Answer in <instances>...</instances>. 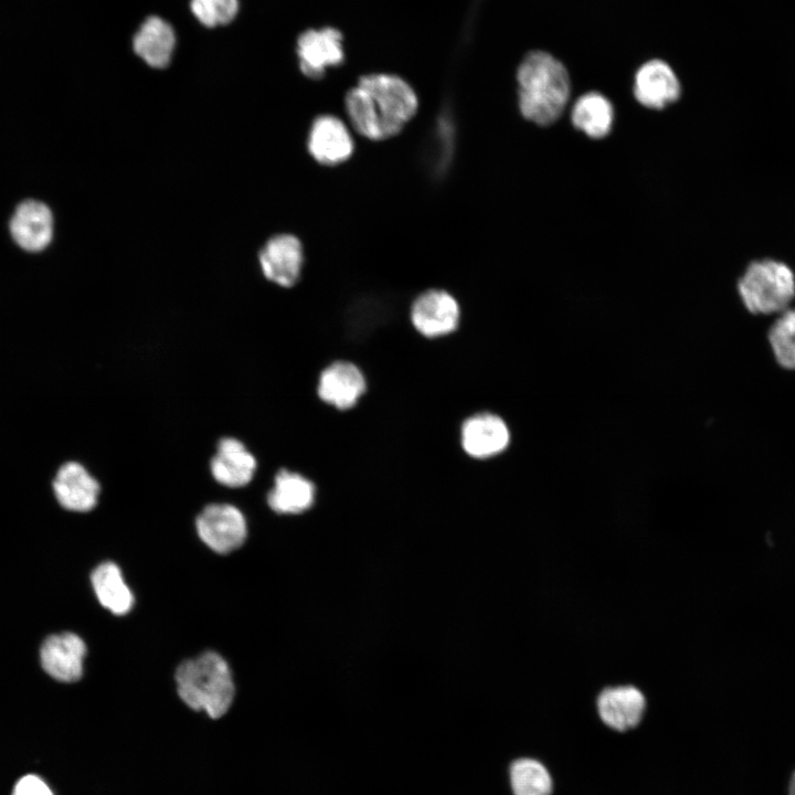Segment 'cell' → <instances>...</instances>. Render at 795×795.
Returning <instances> with one entry per match:
<instances>
[{
	"label": "cell",
	"instance_id": "obj_1",
	"mask_svg": "<svg viewBox=\"0 0 795 795\" xmlns=\"http://www.w3.org/2000/svg\"><path fill=\"white\" fill-rule=\"evenodd\" d=\"M417 96L402 77L389 73L361 76L344 97V108L353 128L371 140L399 134L415 115Z\"/></svg>",
	"mask_w": 795,
	"mask_h": 795
},
{
	"label": "cell",
	"instance_id": "obj_2",
	"mask_svg": "<svg viewBox=\"0 0 795 795\" xmlns=\"http://www.w3.org/2000/svg\"><path fill=\"white\" fill-rule=\"evenodd\" d=\"M518 106L524 119L538 125L554 124L571 96L566 67L544 51L528 53L517 70Z\"/></svg>",
	"mask_w": 795,
	"mask_h": 795
},
{
	"label": "cell",
	"instance_id": "obj_3",
	"mask_svg": "<svg viewBox=\"0 0 795 795\" xmlns=\"http://www.w3.org/2000/svg\"><path fill=\"white\" fill-rule=\"evenodd\" d=\"M177 689L182 701L195 711H204L216 719L230 709L235 687L231 669L224 658L205 651L183 661L176 672Z\"/></svg>",
	"mask_w": 795,
	"mask_h": 795
},
{
	"label": "cell",
	"instance_id": "obj_4",
	"mask_svg": "<svg viewBox=\"0 0 795 795\" xmlns=\"http://www.w3.org/2000/svg\"><path fill=\"white\" fill-rule=\"evenodd\" d=\"M744 308L752 315H778L795 299V273L775 258L752 261L736 283Z\"/></svg>",
	"mask_w": 795,
	"mask_h": 795
},
{
	"label": "cell",
	"instance_id": "obj_5",
	"mask_svg": "<svg viewBox=\"0 0 795 795\" xmlns=\"http://www.w3.org/2000/svg\"><path fill=\"white\" fill-rule=\"evenodd\" d=\"M296 56L306 77L320 80L344 62L343 34L333 26L307 29L296 40Z\"/></svg>",
	"mask_w": 795,
	"mask_h": 795
},
{
	"label": "cell",
	"instance_id": "obj_6",
	"mask_svg": "<svg viewBox=\"0 0 795 795\" xmlns=\"http://www.w3.org/2000/svg\"><path fill=\"white\" fill-rule=\"evenodd\" d=\"M200 539L214 552L225 554L239 549L247 536L246 519L231 504H210L195 520Z\"/></svg>",
	"mask_w": 795,
	"mask_h": 795
},
{
	"label": "cell",
	"instance_id": "obj_7",
	"mask_svg": "<svg viewBox=\"0 0 795 795\" xmlns=\"http://www.w3.org/2000/svg\"><path fill=\"white\" fill-rule=\"evenodd\" d=\"M595 711L607 728L626 732L643 721L648 707L645 692L633 683L603 687L595 697Z\"/></svg>",
	"mask_w": 795,
	"mask_h": 795
},
{
	"label": "cell",
	"instance_id": "obj_8",
	"mask_svg": "<svg viewBox=\"0 0 795 795\" xmlns=\"http://www.w3.org/2000/svg\"><path fill=\"white\" fill-rule=\"evenodd\" d=\"M13 243L30 254L46 250L54 236V216L51 208L41 200L25 199L19 202L8 223Z\"/></svg>",
	"mask_w": 795,
	"mask_h": 795
},
{
	"label": "cell",
	"instance_id": "obj_9",
	"mask_svg": "<svg viewBox=\"0 0 795 795\" xmlns=\"http://www.w3.org/2000/svg\"><path fill=\"white\" fill-rule=\"evenodd\" d=\"M410 320L421 336L435 339L453 333L460 321L456 298L443 289H428L411 305Z\"/></svg>",
	"mask_w": 795,
	"mask_h": 795
},
{
	"label": "cell",
	"instance_id": "obj_10",
	"mask_svg": "<svg viewBox=\"0 0 795 795\" xmlns=\"http://www.w3.org/2000/svg\"><path fill=\"white\" fill-rule=\"evenodd\" d=\"M365 391L367 380L363 372L350 361H333L324 368L318 377V398L339 411L356 406Z\"/></svg>",
	"mask_w": 795,
	"mask_h": 795
},
{
	"label": "cell",
	"instance_id": "obj_11",
	"mask_svg": "<svg viewBox=\"0 0 795 795\" xmlns=\"http://www.w3.org/2000/svg\"><path fill=\"white\" fill-rule=\"evenodd\" d=\"M633 94L642 106L661 110L679 99L681 85L667 62L654 59L642 64L636 71Z\"/></svg>",
	"mask_w": 795,
	"mask_h": 795
},
{
	"label": "cell",
	"instance_id": "obj_12",
	"mask_svg": "<svg viewBox=\"0 0 795 795\" xmlns=\"http://www.w3.org/2000/svg\"><path fill=\"white\" fill-rule=\"evenodd\" d=\"M209 469L219 485L241 488L253 480L257 459L241 439L224 436L216 443L215 452L209 460Z\"/></svg>",
	"mask_w": 795,
	"mask_h": 795
},
{
	"label": "cell",
	"instance_id": "obj_13",
	"mask_svg": "<svg viewBox=\"0 0 795 795\" xmlns=\"http://www.w3.org/2000/svg\"><path fill=\"white\" fill-rule=\"evenodd\" d=\"M459 435L464 453L474 459H487L500 454L510 441L505 421L489 412L467 417L462 423Z\"/></svg>",
	"mask_w": 795,
	"mask_h": 795
},
{
	"label": "cell",
	"instance_id": "obj_14",
	"mask_svg": "<svg viewBox=\"0 0 795 795\" xmlns=\"http://www.w3.org/2000/svg\"><path fill=\"white\" fill-rule=\"evenodd\" d=\"M85 655V643L70 632L50 635L40 650L44 671L62 682H74L82 677Z\"/></svg>",
	"mask_w": 795,
	"mask_h": 795
},
{
	"label": "cell",
	"instance_id": "obj_15",
	"mask_svg": "<svg viewBox=\"0 0 795 795\" xmlns=\"http://www.w3.org/2000/svg\"><path fill=\"white\" fill-rule=\"evenodd\" d=\"M303 257L299 240L292 234H279L266 242L259 253V264L269 282L290 288L300 278Z\"/></svg>",
	"mask_w": 795,
	"mask_h": 795
},
{
	"label": "cell",
	"instance_id": "obj_16",
	"mask_svg": "<svg viewBox=\"0 0 795 795\" xmlns=\"http://www.w3.org/2000/svg\"><path fill=\"white\" fill-rule=\"evenodd\" d=\"M53 490L64 509L88 512L98 502L100 485L84 465L70 460L59 468L53 480Z\"/></svg>",
	"mask_w": 795,
	"mask_h": 795
},
{
	"label": "cell",
	"instance_id": "obj_17",
	"mask_svg": "<svg viewBox=\"0 0 795 795\" xmlns=\"http://www.w3.org/2000/svg\"><path fill=\"white\" fill-rule=\"evenodd\" d=\"M308 150L320 165L336 166L350 158L353 152V139L340 118L321 115L311 124Z\"/></svg>",
	"mask_w": 795,
	"mask_h": 795
},
{
	"label": "cell",
	"instance_id": "obj_18",
	"mask_svg": "<svg viewBox=\"0 0 795 795\" xmlns=\"http://www.w3.org/2000/svg\"><path fill=\"white\" fill-rule=\"evenodd\" d=\"M177 45L172 25L158 15L146 18L132 36V50L147 65L163 68L171 62Z\"/></svg>",
	"mask_w": 795,
	"mask_h": 795
},
{
	"label": "cell",
	"instance_id": "obj_19",
	"mask_svg": "<svg viewBox=\"0 0 795 795\" xmlns=\"http://www.w3.org/2000/svg\"><path fill=\"white\" fill-rule=\"evenodd\" d=\"M316 486L303 474L280 468L272 489L267 494V505L280 515H297L307 511L315 502Z\"/></svg>",
	"mask_w": 795,
	"mask_h": 795
},
{
	"label": "cell",
	"instance_id": "obj_20",
	"mask_svg": "<svg viewBox=\"0 0 795 795\" xmlns=\"http://www.w3.org/2000/svg\"><path fill=\"white\" fill-rule=\"evenodd\" d=\"M614 107L611 100L600 92L581 95L572 106V125L591 139L600 140L612 131Z\"/></svg>",
	"mask_w": 795,
	"mask_h": 795
},
{
	"label": "cell",
	"instance_id": "obj_21",
	"mask_svg": "<svg viewBox=\"0 0 795 795\" xmlns=\"http://www.w3.org/2000/svg\"><path fill=\"white\" fill-rule=\"evenodd\" d=\"M92 585L99 603L115 615L127 614L134 605V595L117 564L104 562L93 571Z\"/></svg>",
	"mask_w": 795,
	"mask_h": 795
},
{
	"label": "cell",
	"instance_id": "obj_22",
	"mask_svg": "<svg viewBox=\"0 0 795 795\" xmlns=\"http://www.w3.org/2000/svg\"><path fill=\"white\" fill-rule=\"evenodd\" d=\"M767 340L776 363L784 370L795 371V306L776 315Z\"/></svg>",
	"mask_w": 795,
	"mask_h": 795
},
{
	"label": "cell",
	"instance_id": "obj_23",
	"mask_svg": "<svg viewBox=\"0 0 795 795\" xmlns=\"http://www.w3.org/2000/svg\"><path fill=\"white\" fill-rule=\"evenodd\" d=\"M515 795H550L552 781L547 768L536 760L519 759L510 767Z\"/></svg>",
	"mask_w": 795,
	"mask_h": 795
},
{
	"label": "cell",
	"instance_id": "obj_24",
	"mask_svg": "<svg viewBox=\"0 0 795 795\" xmlns=\"http://www.w3.org/2000/svg\"><path fill=\"white\" fill-rule=\"evenodd\" d=\"M190 11L200 24L215 28L231 23L240 10L239 0H190Z\"/></svg>",
	"mask_w": 795,
	"mask_h": 795
},
{
	"label": "cell",
	"instance_id": "obj_25",
	"mask_svg": "<svg viewBox=\"0 0 795 795\" xmlns=\"http://www.w3.org/2000/svg\"><path fill=\"white\" fill-rule=\"evenodd\" d=\"M11 795H54V793L41 776L26 774L17 781Z\"/></svg>",
	"mask_w": 795,
	"mask_h": 795
},
{
	"label": "cell",
	"instance_id": "obj_26",
	"mask_svg": "<svg viewBox=\"0 0 795 795\" xmlns=\"http://www.w3.org/2000/svg\"><path fill=\"white\" fill-rule=\"evenodd\" d=\"M788 792H789V795H795V771H794V773H793V775H792V777H791V781H789V789H788Z\"/></svg>",
	"mask_w": 795,
	"mask_h": 795
}]
</instances>
